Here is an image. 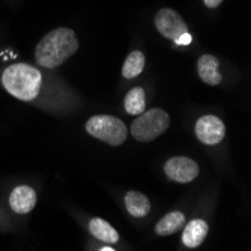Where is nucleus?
<instances>
[{
    "mask_svg": "<svg viewBox=\"0 0 251 251\" xmlns=\"http://www.w3.org/2000/svg\"><path fill=\"white\" fill-rule=\"evenodd\" d=\"M78 50V39L74 30L59 27L45 35L36 45L35 57L44 68H57Z\"/></svg>",
    "mask_w": 251,
    "mask_h": 251,
    "instance_id": "obj_1",
    "label": "nucleus"
},
{
    "mask_svg": "<svg viewBox=\"0 0 251 251\" xmlns=\"http://www.w3.org/2000/svg\"><path fill=\"white\" fill-rule=\"evenodd\" d=\"M2 83L12 97L21 101H32L41 90L42 75L30 65L15 63L5 70Z\"/></svg>",
    "mask_w": 251,
    "mask_h": 251,
    "instance_id": "obj_2",
    "label": "nucleus"
},
{
    "mask_svg": "<svg viewBox=\"0 0 251 251\" xmlns=\"http://www.w3.org/2000/svg\"><path fill=\"white\" fill-rule=\"evenodd\" d=\"M170 125V116L161 108H151L142 116L134 119L131 125V134L139 142H152L156 137L167 131Z\"/></svg>",
    "mask_w": 251,
    "mask_h": 251,
    "instance_id": "obj_3",
    "label": "nucleus"
},
{
    "mask_svg": "<svg viewBox=\"0 0 251 251\" xmlns=\"http://www.w3.org/2000/svg\"><path fill=\"white\" fill-rule=\"evenodd\" d=\"M86 131L95 139L102 140L111 146H119L126 140L128 128L125 124L108 115H97L86 122Z\"/></svg>",
    "mask_w": 251,
    "mask_h": 251,
    "instance_id": "obj_4",
    "label": "nucleus"
},
{
    "mask_svg": "<svg viewBox=\"0 0 251 251\" xmlns=\"http://www.w3.org/2000/svg\"><path fill=\"white\" fill-rule=\"evenodd\" d=\"M155 27L164 38L172 41H176L188 32L187 23L182 20V17L176 11L170 8H163L158 11V14L155 15Z\"/></svg>",
    "mask_w": 251,
    "mask_h": 251,
    "instance_id": "obj_5",
    "label": "nucleus"
},
{
    "mask_svg": "<svg viewBox=\"0 0 251 251\" xmlns=\"http://www.w3.org/2000/svg\"><path fill=\"white\" fill-rule=\"evenodd\" d=\"M166 175L179 184H187L199 176V164L187 156H173L164 166Z\"/></svg>",
    "mask_w": 251,
    "mask_h": 251,
    "instance_id": "obj_6",
    "label": "nucleus"
},
{
    "mask_svg": "<svg viewBox=\"0 0 251 251\" xmlns=\"http://www.w3.org/2000/svg\"><path fill=\"white\" fill-rule=\"evenodd\" d=\"M196 135L204 145H218L226 135V126L221 119L212 115L201 116L196 124Z\"/></svg>",
    "mask_w": 251,
    "mask_h": 251,
    "instance_id": "obj_7",
    "label": "nucleus"
},
{
    "mask_svg": "<svg viewBox=\"0 0 251 251\" xmlns=\"http://www.w3.org/2000/svg\"><path fill=\"white\" fill-rule=\"evenodd\" d=\"M9 204L17 214H29L36 204V193L27 185L14 188L9 197Z\"/></svg>",
    "mask_w": 251,
    "mask_h": 251,
    "instance_id": "obj_8",
    "label": "nucleus"
},
{
    "mask_svg": "<svg viewBox=\"0 0 251 251\" xmlns=\"http://www.w3.org/2000/svg\"><path fill=\"white\" fill-rule=\"evenodd\" d=\"M220 62L215 56L212 54H203L199 59L197 63V71H199V77L203 83L211 84V86H217L221 81V74H220Z\"/></svg>",
    "mask_w": 251,
    "mask_h": 251,
    "instance_id": "obj_9",
    "label": "nucleus"
},
{
    "mask_svg": "<svg viewBox=\"0 0 251 251\" xmlns=\"http://www.w3.org/2000/svg\"><path fill=\"white\" fill-rule=\"evenodd\" d=\"M208 230H209V227L206 221L193 220L191 223L185 226L184 233H182V242L188 248H196L204 241V238L208 235Z\"/></svg>",
    "mask_w": 251,
    "mask_h": 251,
    "instance_id": "obj_10",
    "label": "nucleus"
},
{
    "mask_svg": "<svg viewBox=\"0 0 251 251\" xmlns=\"http://www.w3.org/2000/svg\"><path fill=\"white\" fill-rule=\"evenodd\" d=\"M125 206H126V211L135 217V218H142V217H146L151 211V201L149 199L139 193V191H128L125 194Z\"/></svg>",
    "mask_w": 251,
    "mask_h": 251,
    "instance_id": "obj_11",
    "label": "nucleus"
},
{
    "mask_svg": "<svg viewBox=\"0 0 251 251\" xmlns=\"http://www.w3.org/2000/svg\"><path fill=\"white\" fill-rule=\"evenodd\" d=\"M185 224V215L182 212H170L166 217H163L155 226V232L158 236H169L176 232H179Z\"/></svg>",
    "mask_w": 251,
    "mask_h": 251,
    "instance_id": "obj_12",
    "label": "nucleus"
},
{
    "mask_svg": "<svg viewBox=\"0 0 251 251\" xmlns=\"http://www.w3.org/2000/svg\"><path fill=\"white\" fill-rule=\"evenodd\" d=\"M89 230L97 239L107 242V244H116L119 241V233L115 227H111L107 221L101 218H94L89 223Z\"/></svg>",
    "mask_w": 251,
    "mask_h": 251,
    "instance_id": "obj_13",
    "label": "nucleus"
},
{
    "mask_svg": "<svg viewBox=\"0 0 251 251\" xmlns=\"http://www.w3.org/2000/svg\"><path fill=\"white\" fill-rule=\"evenodd\" d=\"M146 108V94L142 87L131 89L125 97V110L132 116H139Z\"/></svg>",
    "mask_w": 251,
    "mask_h": 251,
    "instance_id": "obj_14",
    "label": "nucleus"
},
{
    "mask_svg": "<svg viewBox=\"0 0 251 251\" xmlns=\"http://www.w3.org/2000/svg\"><path fill=\"white\" fill-rule=\"evenodd\" d=\"M145 68V56L142 51H132L126 57L124 66H122V75L125 78H134L137 75H140Z\"/></svg>",
    "mask_w": 251,
    "mask_h": 251,
    "instance_id": "obj_15",
    "label": "nucleus"
},
{
    "mask_svg": "<svg viewBox=\"0 0 251 251\" xmlns=\"http://www.w3.org/2000/svg\"><path fill=\"white\" fill-rule=\"evenodd\" d=\"M175 42H176V44H179V45H187V44H190V42H191V35L187 32V33L182 35L180 38H177Z\"/></svg>",
    "mask_w": 251,
    "mask_h": 251,
    "instance_id": "obj_16",
    "label": "nucleus"
},
{
    "mask_svg": "<svg viewBox=\"0 0 251 251\" xmlns=\"http://www.w3.org/2000/svg\"><path fill=\"white\" fill-rule=\"evenodd\" d=\"M203 2H204V5H206L208 8H217V6L221 5L223 0H203Z\"/></svg>",
    "mask_w": 251,
    "mask_h": 251,
    "instance_id": "obj_17",
    "label": "nucleus"
},
{
    "mask_svg": "<svg viewBox=\"0 0 251 251\" xmlns=\"http://www.w3.org/2000/svg\"><path fill=\"white\" fill-rule=\"evenodd\" d=\"M101 250H102V251H113V250H115V248H110V247H102Z\"/></svg>",
    "mask_w": 251,
    "mask_h": 251,
    "instance_id": "obj_18",
    "label": "nucleus"
}]
</instances>
